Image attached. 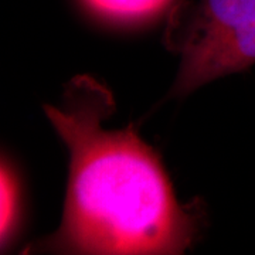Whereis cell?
Segmentation results:
<instances>
[{
	"mask_svg": "<svg viewBox=\"0 0 255 255\" xmlns=\"http://www.w3.org/2000/svg\"><path fill=\"white\" fill-rule=\"evenodd\" d=\"M167 44L180 55L166 100L255 64V0H199Z\"/></svg>",
	"mask_w": 255,
	"mask_h": 255,
	"instance_id": "obj_2",
	"label": "cell"
},
{
	"mask_svg": "<svg viewBox=\"0 0 255 255\" xmlns=\"http://www.w3.org/2000/svg\"><path fill=\"white\" fill-rule=\"evenodd\" d=\"M70 150L58 231L38 247L63 254H182L197 233V211L174 197L160 157L136 129L107 130L112 92L90 75L65 85L61 108L44 105Z\"/></svg>",
	"mask_w": 255,
	"mask_h": 255,
	"instance_id": "obj_1",
	"label": "cell"
},
{
	"mask_svg": "<svg viewBox=\"0 0 255 255\" xmlns=\"http://www.w3.org/2000/svg\"><path fill=\"white\" fill-rule=\"evenodd\" d=\"M0 240L1 248L9 244V241L14 234L17 227L18 219V183L16 174L6 163L1 162V172H0Z\"/></svg>",
	"mask_w": 255,
	"mask_h": 255,
	"instance_id": "obj_4",
	"label": "cell"
},
{
	"mask_svg": "<svg viewBox=\"0 0 255 255\" xmlns=\"http://www.w3.org/2000/svg\"><path fill=\"white\" fill-rule=\"evenodd\" d=\"M97 14L119 21H137L152 17L172 0H84Z\"/></svg>",
	"mask_w": 255,
	"mask_h": 255,
	"instance_id": "obj_3",
	"label": "cell"
}]
</instances>
